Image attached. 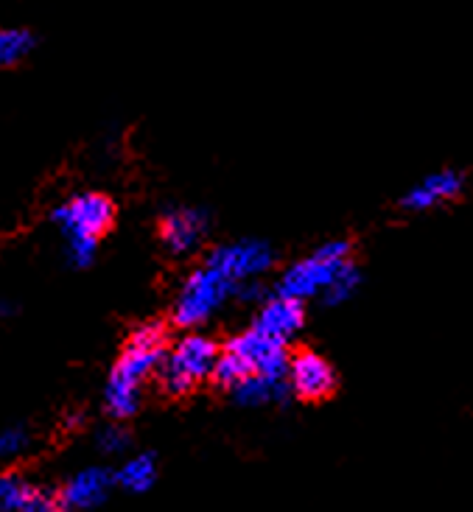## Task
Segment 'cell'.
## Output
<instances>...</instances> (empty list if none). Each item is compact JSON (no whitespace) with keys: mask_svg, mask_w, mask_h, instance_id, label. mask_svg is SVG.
<instances>
[{"mask_svg":"<svg viewBox=\"0 0 473 512\" xmlns=\"http://www.w3.org/2000/svg\"><path fill=\"white\" fill-rule=\"evenodd\" d=\"M118 487H124L129 493H146L157 482V459L152 454H138V457L126 459L121 471L115 473Z\"/></svg>","mask_w":473,"mask_h":512,"instance_id":"14","label":"cell"},{"mask_svg":"<svg viewBox=\"0 0 473 512\" xmlns=\"http://www.w3.org/2000/svg\"><path fill=\"white\" fill-rule=\"evenodd\" d=\"M0 510H62L59 496L23 482L20 476H0Z\"/></svg>","mask_w":473,"mask_h":512,"instance_id":"13","label":"cell"},{"mask_svg":"<svg viewBox=\"0 0 473 512\" xmlns=\"http://www.w3.org/2000/svg\"><path fill=\"white\" fill-rule=\"evenodd\" d=\"M236 297L238 286L230 277L219 272L210 261L199 263L182 277L180 289H177L174 303H171V322L182 331L205 328Z\"/></svg>","mask_w":473,"mask_h":512,"instance_id":"5","label":"cell"},{"mask_svg":"<svg viewBox=\"0 0 473 512\" xmlns=\"http://www.w3.org/2000/svg\"><path fill=\"white\" fill-rule=\"evenodd\" d=\"M359 286H362V269L345 238L325 241L306 252L303 258L289 263L275 283V289L289 297H297L303 303L320 300L331 308L353 300Z\"/></svg>","mask_w":473,"mask_h":512,"instance_id":"1","label":"cell"},{"mask_svg":"<svg viewBox=\"0 0 473 512\" xmlns=\"http://www.w3.org/2000/svg\"><path fill=\"white\" fill-rule=\"evenodd\" d=\"M115 476L104 468H87L79 476H73L68 482V487L59 493V504L62 510H90V507H98L104 504V499L110 496Z\"/></svg>","mask_w":473,"mask_h":512,"instance_id":"12","label":"cell"},{"mask_svg":"<svg viewBox=\"0 0 473 512\" xmlns=\"http://www.w3.org/2000/svg\"><path fill=\"white\" fill-rule=\"evenodd\" d=\"M306 325V303L289 297L283 291H272L266 294L261 303H255V317H252V328L269 333L275 339L292 342L297 333Z\"/></svg>","mask_w":473,"mask_h":512,"instance_id":"10","label":"cell"},{"mask_svg":"<svg viewBox=\"0 0 473 512\" xmlns=\"http://www.w3.org/2000/svg\"><path fill=\"white\" fill-rule=\"evenodd\" d=\"M289 342L275 339L258 328L233 333L222 345V356L216 364L213 381L224 392H233L241 384L250 381H266V378H289Z\"/></svg>","mask_w":473,"mask_h":512,"instance_id":"3","label":"cell"},{"mask_svg":"<svg viewBox=\"0 0 473 512\" xmlns=\"http://www.w3.org/2000/svg\"><path fill=\"white\" fill-rule=\"evenodd\" d=\"M289 387L294 398L306 403L328 401L339 387V373L331 361L314 350H297L289 361Z\"/></svg>","mask_w":473,"mask_h":512,"instance_id":"9","label":"cell"},{"mask_svg":"<svg viewBox=\"0 0 473 512\" xmlns=\"http://www.w3.org/2000/svg\"><path fill=\"white\" fill-rule=\"evenodd\" d=\"M121 420H115L110 426H104L101 434H98V448L104 451V454H121L129 448V431L124 426H118Z\"/></svg>","mask_w":473,"mask_h":512,"instance_id":"16","label":"cell"},{"mask_svg":"<svg viewBox=\"0 0 473 512\" xmlns=\"http://www.w3.org/2000/svg\"><path fill=\"white\" fill-rule=\"evenodd\" d=\"M205 261L224 272L241 291V286H247L252 280H264L275 269L278 252L264 238H236V241L216 244L205 255Z\"/></svg>","mask_w":473,"mask_h":512,"instance_id":"7","label":"cell"},{"mask_svg":"<svg viewBox=\"0 0 473 512\" xmlns=\"http://www.w3.org/2000/svg\"><path fill=\"white\" fill-rule=\"evenodd\" d=\"M115 213V202L104 194H82L56 210L54 219L65 227L70 238V258L79 266L93 261L98 241L115 224Z\"/></svg>","mask_w":473,"mask_h":512,"instance_id":"6","label":"cell"},{"mask_svg":"<svg viewBox=\"0 0 473 512\" xmlns=\"http://www.w3.org/2000/svg\"><path fill=\"white\" fill-rule=\"evenodd\" d=\"M168 331L160 319L143 322L129 333L124 350L112 367L110 381L104 389V406L115 420H129L138 415L143 403V387L149 378H157L160 361L168 350Z\"/></svg>","mask_w":473,"mask_h":512,"instance_id":"2","label":"cell"},{"mask_svg":"<svg viewBox=\"0 0 473 512\" xmlns=\"http://www.w3.org/2000/svg\"><path fill=\"white\" fill-rule=\"evenodd\" d=\"M219 356H222V345L213 336L199 328L185 331L180 339L168 345L157 370V384L168 398H188L202 384L213 381Z\"/></svg>","mask_w":473,"mask_h":512,"instance_id":"4","label":"cell"},{"mask_svg":"<svg viewBox=\"0 0 473 512\" xmlns=\"http://www.w3.org/2000/svg\"><path fill=\"white\" fill-rule=\"evenodd\" d=\"M34 48V37L20 28H0V68H12L23 62Z\"/></svg>","mask_w":473,"mask_h":512,"instance_id":"15","label":"cell"},{"mask_svg":"<svg viewBox=\"0 0 473 512\" xmlns=\"http://www.w3.org/2000/svg\"><path fill=\"white\" fill-rule=\"evenodd\" d=\"M465 191V177L454 168H443L426 174L423 180L415 182L404 196H401V208L409 213H429L434 208H443L448 202L460 199Z\"/></svg>","mask_w":473,"mask_h":512,"instance_id":"11","label":"cell"},{"mask_svg":"<svg viewBox=\"0 0 473 512\" xmlns=\"http://www.w3.org/2000/svg\"><path fill=\"white\" fill-rule=\"evenodd\" d=\"M157 236L174 258H191L210 236V213L196 205H174L157 222Z\"/></svg>","mask_w":473,"mask_h":512,"instance_id":"8","label":"cell"}]
</instances>
